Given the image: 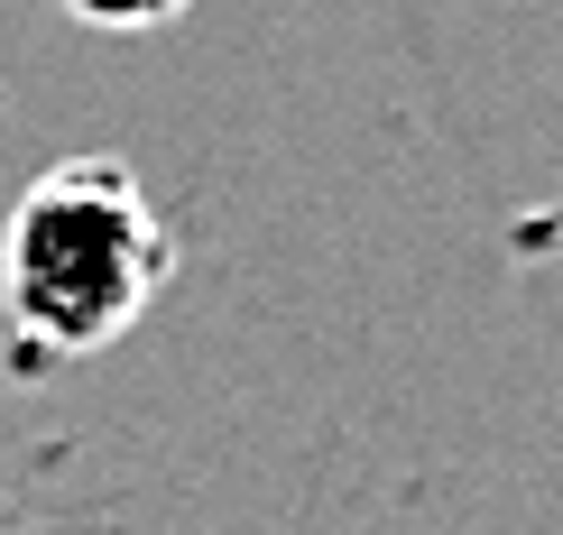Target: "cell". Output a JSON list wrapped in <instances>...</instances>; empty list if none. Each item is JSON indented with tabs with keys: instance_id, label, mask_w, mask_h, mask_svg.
<instances>
[{
	"instance_id": "cell-1",
	"label": "cell",
	"mask_w": 563,
	"mask_h": 535,
	"mask_svg": "<svg viewBox=\"0 0 563 535\" xmlns=\"http://www.w3.org/2000/svg\"><path fill=\"white\" fill-rule=\"evenodd\" d=\"M167 259V222L148 213L139 176L111 157H75V167L37 176L0 231V305L29 352L84 360L157 305Z\"/></svg>"
},
{
	"instance_id": "cell-2",
	"label": "cell",
	"mask_w": 563,
	"mask_h": 535,
	"mask_svg": "<svg viewBox=\"0 0 563 535\" xmlns=\"http://www.w3.org/2000/svg\"><path fill=\"white\" fill-rule=\"evenodd\" d=\"M75 19H92V29H148V19H176L185 0H65Z\"/></svg>"
}]
</instances>
